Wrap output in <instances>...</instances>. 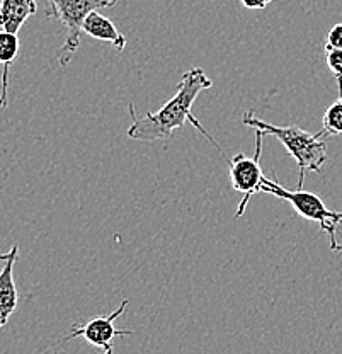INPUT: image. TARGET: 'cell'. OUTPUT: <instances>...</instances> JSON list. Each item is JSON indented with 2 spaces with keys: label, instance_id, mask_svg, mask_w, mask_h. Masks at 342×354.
Here are the masks:
<instances>
[{
  "label": "cell",
  "instance_id": "cell-5",
  "mask_svg": "<svg viewBox=\"0 0 342 354\" xmlns=\"http://www.w3.org/2000/svg\"><path fill=\"white\" fill-rule=\"evenodd\" d=\"M264 133L256 130V153L254 157H249L244 152L235 153L228 160V171H230L231 187L237 193L242 194V201L238 205V209L235 212V218H242L247 209L249 201L254 194L263 193L264 189V172L260 169V153H263V138Z\"/></svg>",
  "mask_w": 342,
  "mask_h": 354
},
{
  "label": "cell",
  "instance_id": "cell-13",
  "mask_svg": "<svg viewBox=\"0 0 342 354\" xmlns=\"http://www.w3.org/2000/svg\"><path fill=\"white\" fill-rule=\"evenodd\" d=\"M325 50H342V22L334 24L329 29L325 41Z\"/></svg>",
  "mask_w": 342,
  "mask_h": 354
},
{
  "label": "cell",
  "instance_id": "cell-14",
  "mask_svg": "<svg viewBox=\"0 0 342 354\" xmlns=\"http://www.w3.org/2000/svg\"><path fill=\"white\" fill-rule=\"evenodd\" d=\"M271 2H273V0H240L242 6H244L245 9H251V10L266 9Z\"/></svg>",
  "mask_w": 342,
  "mask_h": 354
},
{
  "label": "cell",
  "instance_id": "cell-12",
  "mask_svg": "<svg viewBox=\"0 0 342 354\" xmlns=\"http://www.w3.org/2000/svg\"><path fill=\"white\" fill-rule=\"evenodd\" d=\"M325 60L330 73L336 77L339 86V97H342V50H325Z\"/></svg>",
  "mask_w": 342,
  "mask_h": 354
},
{
  "label": "cell",
  "instance_id": "cell-2",
  "mask_svg": "<svg viewBox=\"0 0 342 354\" xmlns=\"http://www.w3.org/2000/svg\"><path fill=\"white\" fill-rule=\"evenodd\" d=\"M242 123L254 130L263 131L264 135H271L281 142L286 152L295 158L300 177H298V189L303 186L305 172H322L323 164L327 162V145L323 142L325 131L308 133L298 127H276L273 123L260 120L254 111H245L242 114Z\"/></svg>",
  "mask_w": 342,
  "mask_h": 354
},
{
  "label": "cell",
  "instance_id": "cell-10",
  "mask_svg": "<svg viewBox=\"0 0 342 354\" xmlns=\"http://www.w3.org/2000/svg\"><path fill=\"white\" fill-rule=\"evenodd\" d=\"M19 36L0 29V66H2V91H0V109L9 104V72L19 57Z\"/></svg>",
  "mask_w": 342,
  "mask_h": 354
},
{
  "label": "cell",
  "instance_id": "cell-6",
  "mask_svg": "<svg viewBox=\"0 0 342 354\" xmlns=\"http://www.w3.org/2000/svg\"><path fill=\"white\" fill-rule=\"evenodd\" d=\"M130 300H123L111 315L95 317L86 324L75 322L70 330V335L64 339V342L72 341L75 337H84L89 344L97 348V354H113V342L120 335H133L131 330H121L116 327V320L124 313Z\"/></svg>",
  "mask_w": 342,
  "mask_h": 354
},
{
  "label": "cell",
  "instance_id": "cell-3",
  "mask_svg": "<svg viewBox=\"0 0 342 354\" xmlns=\"http://www.w3.org/2000/svg\"><path fill=\"white\" fill-rule=\"evenodd\" d=\"M50 6L46 16L60 21L67 31L64 46L57 51V58L60 66H68L75 58L80 46V35H82L84 21L91 12L101 9H109L117 3V0H45Z\"/></svg>",
  "mask_w": 342,
  "mask_h": 354
},
{
  "label": "cell",
  "instance_id": "cell-8",
  "mask_svg": "<svg viewBox=\"0 0 342 354\" xmlns=\"http://www.w3.org/2000/svg\"><path fill=\"white\" fill-rule=\"evenodd\" d=\"M38 12V0H0V29L19 35V29Z\"/></svg>",
  "mask_w": 342,
  "mask_h": 354
},
{
  "label": "cell",
  "instance_id": "cell-9",
  "mask_svg": "<svg viewBox=\"0 0 342 354\" xmlns=\"http://www.w3.org/2000/svg\"><path fill=\"white\" fill-rule=\"evenodd\" d=\"M82 32H86L91 38L99 39V41L111 43L117 51H123L128 43L126 38L117 31L114 22L109 21L106 16H102L101 10H94V12L87 16V19L84 21Z\"/></svg>",
  "mask_w": 342,
  "mask_h": 354
},
{
  "label": "cell",
  "instance_id": "cell-4",
  "mask_svg": "<svg viewBox=\"0 0 342 354\" xmlns=\"http://www.w3.org/2000/svg\"><path fill=\"white\" fill-rule=\"evenodd\" d=\"M263 193L273 194V196L285 199V201L292 203L293 209L305 220L315 221L320 225L322 232L329 234L330 243H336V234L337 228L342 223V212H332V209L327 208V205L323 203V199L317 196L315 193L303 189H286L281 184L276 183L273 179H264V189Z\"/></svg>",
  "mask_w": 342,
  "mask_h": 354
},
{
  "label": "cell",
  "instance_id": "cell-7",
  "mask_svg": "<svg viewBox=\"0 0 342 354\" xmlns=\"http://www.w3.org/2000/svg\"><path fill=\"white\" fill-rule=\"evenodd\" d=\"M19 257V245L10 247L9 252H0L2 269H0V329L7 326L10 315L17 308L19 295L14 281V264Z\"/></svg>",
  "mask_w": 342,
  "mask_h": 354
},
{
  "label": "cell",
  "instance_id": "cell-15",
  "mask_svg": "<svg viewBox=\"0 0 342 354\" xmlns=\"http://www.w3.org/2000/svg\"><path fill=\"white\" fill-rule=\"evenodd\" d=\"M330 249L336 250V252H342V243H330Z\"/></svg>",
  "mask_w": 342,
  "mask_h": 354
},
{
  "label": "cell",
  "instance_id": "cell-11",
  "mask_svg": "<svg viewBox=\"0 0 342 354\" xmlns=\"http://www.w3.org/2000/svg\"><path fill=\"white\" fill-rule=\"evenodd\" d=\"M325 135H342V97L329 106L323 114Z\"/></svg>",
  "mask_w": 342,
  "mask_h": 354
},
{
  "label": "cell",
  "instance_id": "cell-1",
  "mask_svg": "<svg viewBox=\"0 0 342 354\" xmlns=\"http://www.w3.org/2000/svg\"><path fill=\"white\" fill-rule=\"evenodd\" d=\"M211 86L213 80L206 75L205 70L201 66H194V68H189L182 73V79L175 94L155 113L149 111L143 116H137L135 104H130L131 124L126 131L128 138L138 140V142H160V140L165 142V140L172 138L175 130H179L187 121H191V124L198 131L203 133L205 138L209 140V143H213L220 153H223L222 147L211 138V135L206 131L200 120L193 114V104L196 102L198 95L206 88H211Z\"/></svg>",
  "mask_w": 342,
  "mask_h": 354
}]
</instances>
